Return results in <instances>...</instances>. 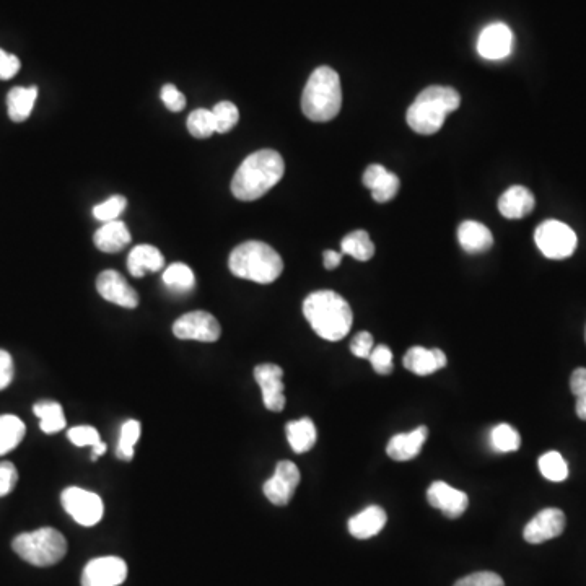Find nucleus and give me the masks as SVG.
<instances>
[{
    "instance_id": "5701e85b",
    "label": "nucleus",
    "mask_w": 586,
    "mask_h": 586,
    "mask_svg": "<svg viewBox=\"0 0 586 586\" xmlns=\"http://www.w3.org/2000/svg\"><path fill=\"white\" fill-rule=\"evenodd\" d=\"M458 241L461 248L471 254L486 253L494 245V237L489 228L474 220H466L458 228Z\"/></svg>"
},
{
    "instance_id": "cd10ccee",
    "label": "nucleus",
    "mask_w": 586,
    "mask_h": 586,
    "mask_svg": "<svg viewBox=\"0 0 586 586\" xmlns=\"http://www.w3.org/2000/svg\"><path fill=\"white\" fill-rule=\"evenodd\" d=\"M36 417H40V427L44 433L53 435L66 429V416L62 406L56 401H40L33 406Z\"/></svg>"
},
{
    "instance_id": "f03ea898",
    "label": "nucleus",
    "mask_w": 586,
    "mask_h": 586,
    "mask_svg": "<svg viewBox=\"0 0 586 586\" xmlns=\"http://www.w3.org/2000/svg\"><path fill=\"white\" fill-rule=\"evenodd\" d=\"M284 171V158L276 150L254 152L243 160L233 176V196L240 201H256L282 180Z\"/></svg>"
},
{
    "instance_id": "c03bdc74",
    "label": "nucleus",
    "mask_w": 586,
    "mask_h": 586,
    "mask_svg": "<svg viewBox=\"0 0 586 586\" xmlns=\"http://www.w3.org/2000/svg\"><path fill=\"white\" fill-rule=\"evenodd\" d=\"M14 380V359L7 350L0 349V391Z\"/></svg>"
},
{
    "instance_id": "7ed1b4c3",
    "label": "nucleus",
    "mask_w": 586,
    "mask_h": 586,
    "mask_svg": "<svg viewBox=\"0 0 586 586\" xmlns=\"http://www.w3.org/2000/svg\"><path fill=\"white\" fill-rule=\"evenodd\" d=\"M460 105V93L455 88L433 85L425 88L407 110V124L417 134L432 136L442 129L448 114L458 110Z\"/></svg>"
},
{
    "instance_id": "f8f14e48",
    "label": "nucleus",
    "mask_w": 586,
    "mask_h": 586,
    "mask_svg": "<svg viewBox=\"0 0 586 586\" xmlns=\"http://www.w3.org/2000/svg\"><path fill=\"white\" fill-rule=\"evenodd\" d=\"M284 370L274 363H263L254 368V380L263 393L266 409L280 412L285 407Z\"/></svg>"
},
{
    "instance_id": "393cba45",
    "label": "nucleus",
    "mask_w": 586,
    "mask_h": 586,
    "mask_svg": "<svg viewBox=\"0 0 586 586\" xmlns=\"http://www.w3.org/2000/svg\"><path fill=\"white\" fill-rule=\"evenodd\" d=\"M285 433L289 438L290 448L298 455L307 453V451L315 447L316 438H318L316 425L308 417L289 422V424L285 425Z\"/></svg>"
},
{
    "instance_id": "6e6552de",
    "label": "nucleus",
    "mask_w": 586,
    "mask_h": 586,
    "mask_svg": "<svg viewBox=\"0 0 586 586\" xmlns=\"http://www.w3.org/2000/svg\"><path fill=\"white\" fill-rule=\"evenodd\" d=\"M62 507L79 525L95 526L105 515V503L100 495L82 487H67L61 495Z\"/></svg>"
},
{
    "instance_id": "f3484780",
    "label": "nucleus",
    "mask_w": 586,
    "mask_h": 586,
    "mask_svg": "<svg viewBox=\"0 0 586 586\" xmlns=\"http://www.w3.org/2000/svg\"><path fill=\"white\" fill-rule=\"evenodd\" d=\"M404 367L419 377H429L432 373L447 367V355L440 349L411 347L404 355Z\"/></svg>"
},
{
    "instance_id": "49530a36",
    "label": "nucleus",
    "mask_w": 586,
    "mask_h": 586,
    "mask_svg": "<svg viewBox=\"0 0 586 586\" xmlns=\"http://www.w3.org/2000/svg\"><path fill=\"white\" fill-rule=\"evenodd\" d=\"M342 256H344V254L337 253V251H333V250L324 251V254H323L324 267H326V269H328V271H334V269H337V267L341 266Z\"/></svg>"
},
{
    "instance_id": "4468645a",
    "label": "nucleus",
    "mask_w": 586,
    "mask_h": 586,
    "mask_svg": "<svg viewBox=\"0 0 586 586\" xmlns=\"http://www.w3.org/2000/svg\"><path fill=\"white\" fill-rule=\"evenodd\" d=\"M513 33L505 23H492L484 28L477 41V53L487 61H500L512 54Z\"/></svg>"
},
{
    "instance_id": "a19ab883",
    "label": "nucleus",
    "mask_w": 586,
    "mask_h": 586,
    "mask_svg": "<svg viewBox=\"0 0 586 586\" xmlns=\"http://www.w3.org/2000/svg\"><path fill=\"white\" fill-rule=\"evenodd\" d=\"M162 101L168 110L173 111V113H180V111L184 110V106H186V97H184L183 93L175 85L171 84L165 85L162 88Z\"/></svg>"
},
{
    "instance_id": "ea45409f",
    "label": "nucleus",
    "mask_w": 586,
    "mask_h": 586,
    "mask_svg": "<svg viewBox=\"0 0 586 586\" xmlns=\"http://www.w3.org/2000/svg\"><path fill=\"white\" fill-rule=\"evenodd\" d=\"M18 482V471L14 463L2 461L0 463V497L14 492Z\"/></svg>"
},
{
    "instance_id": "9b49d317",
    "label": "nucleus",
    "mask_w": 586,
    "mask_h": 586,
    "mask_svg": "<svg viewBox=\"0 0 586 586\" xmlns=\"http://www.w3.org/2000/svg\"><path fill=\"white\" fill-rule=\"evenodd\" d=\"M126 578L127 565L121 557H98L85 565L82 586H119Z\"/></svg>"
},
{
    "instance_id": "58836bf2",
    "label": "nucleus",
    "mask_w": 586,
    "mask_h": 586,
    "mask_svg": "<svg viewBox=\"0 0 586 586\" xmlns=\"http://www.w3.org/2000/svg\"><path fill=\"white\" fill-rule=\"evenodd\" d=\"M455 586H505V582L499 573L476 572L461 578Z\"/></svg>"
},
{
    "instance_id": "c9c22d12",
    "label": "nucleus",
    "mask_w": 586,
    "mask_h": 586,
    "mask_svg": "<svg viewBox=\"0 0 586 586\" xmlns=\"http://www.w3.org/2000/svg\"><path fill=\"white\" fill-rule=\"evenodd\" d=\"M215 119V132L220 134H227L232 131L233 127L237 126L238 119H240V111L237 106L230 103V101H220L214 106L212 110Z\"/></svg>"
},
{
    "instance_id": "0eeeda50",
    "label": "nucleus",
    "mask_w": 586,
    "mask_h": 586,
    "mask_svg": "<svg viewBox=\"0 0 586 586\" xmlns=\"http://www.w3.org/2000/svg\"><path fill=\"white\" fill-rule=\"evenodd\" d=\"M539 251L549 259L570 258L577 250V233L559 220H546L534 232Z\"/></svg>"
},
{
    "instance_id": "4c0bfd02",
    "label": "nucleus",
    "mask_w": 586,
    "mask_h": 586,
    "mask_svg": "<svg viewBox=\"0 0 586 586\" xmlns=\"http://www.w3.org/2000/svg\"><path fill=\"white\" fill-rule=\"evenodd\" d=\"M368 360H370L373 370L378 375L386 377V375H391V372H393V352L388 346L381 344V346L373 347L372 354H370Z\"/></svg>"
},
{
    "instance_id": "37998d69",
    "label": "nucleus",
    "mask_w": 586,
    "mask_h": 586,
    "mask_svg": "<svg viewBox=\"0 0 586 586\" xmlns=\"http://www.w3.org/2000/svg\"><path fill=\"white\" fill-rule=\"evenodd\" d=\"M22 64L20 59L14 54L5 53L4 49H0V80H10L18 74Z\"/></svg>"
},
{
    "instance_id": "f257e3e1",
    "label": "nucleus",
    "mask_w": 586,
    "mask_h": 586,
    "mask_svg": "<svg viewBox=\"0 0 586 586\" xmlns=\"http://www.w3.org/2000/svg\"><path fill=\"white\" fill-rule=\"evenodd\" d=\"M303 315L311 329L329 342L344 339L354 323L349 303L333 290H318L308 295L303 302Z\"/></svg>"
},
{
    "instance_id": "1a4fd4ad",
    "label": "nucleus",
    "mask_w": 586,
    "mask_h": 586,
    "mask_svg": "<svg viewBox=\"0 0 586 586\" xmlns=\"http://www.w3.org/2000/svg\"><path fill=\"white\" fill-rule=\"evenodd\" d=\"M173 334L181 341H219L222 328L214 315L207 311H191L173 324Z\"/></svg>"
},
{
    "instance_id": "e433bc0d",
    "label": "nucleus",
    "mask_w": 586,
    "mask_h": 586,
    "mask_svg": "<svg viewBox=\"0 0 586 586\" xmlns=\"http://www.w3.org/2000/svg\"><path fill=\"white\" fill-rule=\"evenodd\" d=\"M127 206V199L124 196H111L105 202L93 207V217L100 220L101 224L118 220L119 215L123 214Z\"/></svg>"
},
{
    "instance_id": "c756f323",
    "label": "nucleus",
    "mask_w": 586,
    "mask_h": 586,
    "mask_svg": "<svg viewBox=\"0 0 586 586\" xmlns=\"http://www.w3.org/2000/svg\"><path fill=\"white\" fill-rule=\"evenodd\" d=\"M163 282L171 292L188 293L194 289L196 276L193 269L183 263H173L163 272Z\"/></svg>"
},
{
    "instance_id": "473e14b6",
    "label": "nucleus",
    "mask_w": 586,
    "mask_h": 586,
    "mask_svg": "<svg viewBox=\"0 0 586 586\" xmlns=\"http://www.w3.org/2000/svg\"><path fill=\"white\" fill-rule=\"evenodd\" d=\"M140 427L137 420L131 419L124 422L121 427V435H119L118 448H116V455L119 460L132 461L134 458V450H136L137 442L140 437Z\"/></svg>"
},
{
    "instance_id": "7c9ffc66",
    "label": "nucleus",
    "mask_w": 586,
    "mask_h": 586,
    "mask_svg": "<svg viewBox=\"0 0 586 586\" xmlns=\"http://www.w3.org/2000/svg\"><path fill=\"white\" fill-rule=\"evenodd\" d=\"M70 442L74 443L75 447L84 448L90 447L93 450L92 460L97 461L98 456L105 455L106 443L101 442L100 433L92 425H79V427H72L67 432Z\"/></svg>"
},
{
    "instance_id": "423d86ee",
    "label": "nucleus",
    "mask_w": 586,
    "mask_h": 586,
    "mask_svg": "<svg viewBox=\"0 0 586 586\" xmlns=\"http://www.w3.org/2000/svg\"><path fill=\"white\" fill-rule=\"evenodd\" d=\"M14 551L28 564L51 567L67 554V541L54 528H40L31 533L18 534L12 543Z\"/></svg>"
},
{
    "instance_id": "ddd939ff",
    "label": "nucleus",
    "mask_w": 586,
    "mask_h": 586,
    "mask_svg": "<svg viewBox=\"0 0 586 586\" xmlns=\"http://www.w3.org/2000/svg\"><path fill=\"white\" fill-rule=\"evenodd\" d=\"M565 530V515L559 508H544L525 526L523 538L526 543L543 544L559 538Z\"/></svg>"
},
{
    "instance_id": "6ab92c4d",
    "label": "nucleus",
    "mask_w": 586,
    "mask_h": 586,
    "mask_svg": "<svg viewBox=\"0 0 586 586\" xmlns=\"http://www.w3.org/2000/svg\"><path fill=\"white\" fill-rule=\"evenodd\" d=\"M427 437H429V429L424 425L409 433H398L391 438L386 447V453L394 461L414 460L416 456H419Z\"/></svg>"
},
{
    "instance_id": "dca6fc26",
    "label": "nucleus",
    "mask_w": 586,
    "mask_h": 586,
    "mask_svg": "<svg viewBox=\"0 0 586 586\" xmlns=\"http://www.w3.org/2000/svg\"><path fill=\"white\" fill-rule=\"evenodd\" d=\"M97 290L106 302L114 303L118 307L136 308L139 305V295L131 285L127 284L118 271H103L97 279Z\"/></svg>"
},
{
    "instance_id": "b1692460",
    "label": "nucleus",
    "mask_w": 586,
    "mask_h": 586,
    "mask_svg": "<svg viewBox=\"0 0 586 586\" xmlns=\"http://www.w3.org/2000/svg\"><path fill=\"white\" fill-rule=\"evenodd\" d=\"M163 266V254L152 245L136 246L127 258V269L134 277H144L147 272L162 271Z\"/></svg>"
},
{
    "instance_id": "a18cd8bd",
    "label": "nucleus",
    "mask_w": 586,
    "mask_h": 586,
    "mask_svg": "<svg viewBox=\"0 0 586 586\" xmlns=\"http://www.w3.org/2000/svg\"><path fill=\"white\" fill-rule=\"evenodd\" d=\"M570 390L575 398L586 396V368H577L570 377Z\"/></svg>"
},
{
    "instance_id": "aec40b11",
    "label": "nucleus",
    "mask_w": 586,
    "mask_h": 586,
    "mask_svg": "<svg viewBox=\"0 0 586 586\" xmlns=\"http://www.w3.org/2000/svg\"><path fill=\"white\" fill-rule=\"evenodd\" d=\"M534 204L536 201L530 189L525 186H512L500 197L499 210L505 219H523L533 212Z\"/></svg>"
},
{
    "instance_id": "79ce46f5",
    "label": "nucleus",
    "mask_w": 586,
    "mask_h": 586,
    "mask_svg": "<svg viewBox=\"0 0 586 586\" xmlns=\"http://www.w3.org/2000/svg\"><path fill=\"white\" fill-rule=\"evenodd\" d=\"M350 350L355 357L359 359H368L373 350V336L367 331L355 334L354 339L350 342Z\"/></svg>"
},
{
    "instance_id": "72a5a7b5",
    "label": "nucleus",
    "mask_w": 586,
    "mask_h": 586,
    "mask_svg": "<svg viewBox=\"0 0 586 586\" xmlns=\"http://www.w3.org/2000/svg\"><path fill=\"white\" fill-rule=\"evenodd\" d=\"M490 443L499 453H512L521 447V437L512 425L500 424L492 429Z\"/></svg>"
},
{
    "instance_id": "a211bd4d",
    "label": "nucleus",
    "mask_w": 586,
    "mask_h": 586,
    "mask_svg": "<svg viewBox=\"0 0 586 586\" xmlns=\"http://www.w3.org/2000/svg\"><path fill=\"white\" fill-rule=\"evenodd\" d=\"M363 184L372 191L375 201L380 204L391 201L399 191L398 176L381 165H370L363 173Z\"/></svg>"
},
{
    "instance_id": "a878e982",
    "label": "nucleus",
    "mask_w": 586,
    "mask_h": 586,
    "mask_svg": "<svg viewBox=\"0 0 586 586\" xmlns=\"http://www.w3.org/2000/svg\"><path fill=\"white\" fill-rule=\"evenodd\" d=\"M38 98L36 87H15L7 95V110L14 123H23L30 118L31 111L35 108Z\"/></svg>"
},
{
    "instance_id": "9d476101",
    "label": "nucleus",
    "mask_w": 586,
    "mask_h": 586,
    "mask_svg": "<svg viewBox=\"0 0 586 586\" xmlns=\"http://www.w3.org/2000/svg\"><path fill=\"white\" fill-rule=\"evenodd\" d=\"M300 479H302V474H300L297 464L292 461H280L277 463L274 476L264 482L263 490L266 499L277 507L289 505L298 484H300Z\"/></svg>"
},
{
    "instance_id": "4be33fe9",
    "label": "nucleus",
    "mask_w": 586,
    "mask_h": 586,
    "mask_svg": "<svg viewBox=\"0 0 586 586\" xmlns=\"http://www.w3.org/2000/svg\"><path fill=\"white\" fill-rule=\"evenodd\" d=\"M131 240V233L121 220H113V222L101 225L93 237L98 250L110 254L123 251L131 243Z\"/></svg>"
},
{
    "instance_id": "412c9836",
    "label": "nucleus",
    "mask_w": 586,
    "mask_h": 586,
    "mask_svg": "<svg viewBox=\"0 0 586 586\" xmlns=\"http://www.w3.org/2000/svg\"><path fill=\"white\" fill-rule=\"evenodd\" d=\"M386 512L377 505L365 508L349 520V533L357 539H370L385 528Z\"/></svg>"
},
{
    "instance_id": "c85d7f7f",
    "label": "nucleus",
    "mask_w": 586,
    "mask_h": 586,
    "mask_svg": "<svg viewBox=\"0 0 586 586\" xmlns=\"http://www.w3.org/2000/svg\"><path fill=\"white\" fill-rule=\"evenodd\" d=\"M342 254H349L357 261H370L375 254V245H373L372 238L365 230H357V232L349 233L342 238L341 243Z\"/></svg>"
},
{
    "instance_id": "20e7f679",
    "label": "nucleus",
    "mask_w": 586,
    "mask_h": 586,
    "mask_svg": "<svg viewBox=\"0 0 586 586\" xmlns=\"http://www.w3.org/2000/svg\"><path fill=\"white\" fill-rule=\"evenodd\" d=\"M228 267L233 276L256 284H272L284 271V261L263 241H246L230 254Z\"/></svg>"
},
{
    "instance_id": "2f4dec72",
    "label": "nucleus",
    "mask_w": 586,
    "mask_h": 586,
    "mask_svg": "<svg viewBox=\"0 0 586 586\" xmlns=\"http://www.w3.org/2000/svg\"><path fill=\"white\" fill-rule=\"evenodd\" d=\"M539 471L547 481L562 482L569 477V464L557 451H549L539 458Z\"/></svg>"
},
{
    "instance_id": "2eb2a0df",
    "label": "nucleus",
    "mask_w": 586,
    "mask_h": 586,
    "mask_svg": "<svg viewBox=\"0 0 586 586\" xmlns=\"http://www.w3.org/2000/svg\"><path fill=\"white\" fill-rule=\"evenodd\" d=\"M427 500L433 508H437L451 520L463 517L469 505L468 495L463 490L455 489L443 481L433 482L427 490Z\"/></svg>"
},
{
    "instance_id": "de8ad7c7",
    "label": "nucleus",
    "mask_w": 586,
    "mask_h": 586,
    "mask_svg": "<svg viewBox=\"0 0 586 586\" xmlns=\"http://www.w3.org/2000/svg\"><path fill=\"white\" fill-rule=\"evenodd\" d=\"M577 416L582 420H586V396L577 399V406H575Z\"/></svg>"
},
{
    "instance_id": "f704fd0d",
    "label": "nucleus",
    "mask_w": 586,
    "mask_h": 586,
    "mask_svg": "<svg viewBox=\"0 0 586 586\" xmlns=\"http://www.w3.org/2000/svg\"><path fill=\"white\" fill-rule=\"evenodd\" d=\"M188 131L196 139H209L215 132V119L212 111L199 108L189 114Z\"/></svg>"
},
{
    "instance_id": "bb28decb",
    "label": "nucleus",
    "mask_w": 586,
    "mask_h": 586,
    "mask_svg": "<svg viewBox=\"0 0 586 586\" xmlns=\"http://www.w3.org/2000/svg\"><path fill=\"white\" fill-rule=\"evenodd\" d=\"M27 427L22 419L12 414L0 416V456L7 455L22 443Z\"/></svg>"
},
{
    "instance_id": "39448f33",
    "label": "nucleus",
    "mask_w": 586,
    "mask_h": 586,
    "mask_svg": "<svg viewBox=\"0 0 586 586\" xmlns=\"http://www.w3.org/2000/svg\"><path fill=\"white\" fill-rule=\"evenodd\" d=\"M342 108L341 79L336 70L321 66L310 75L303 90L302 110L310 121L328 123Z\"/></svg>"
}]
</instances>
